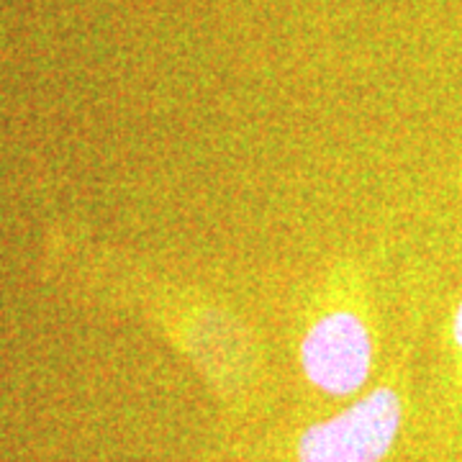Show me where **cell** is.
<instances>
[{"label": "cell", "mask_w": 462, "mask_h": 462, "mask_svg": "<svg viewBox=\"0 0 462 462\" xmlns=\"http://www.w3.org/2000/svg\"><path fill=\"white\" fill-rule=\"evenodd\" d=\"M401 398L378 388L342 413L311 424L298 439V462H380L401 430Z\"/></svg>", "instance_id": "cell-1"}, {"label": "cell", "mask_w": 462, "mask_h": 462, "mask_svg": "<svg viewBox=\"0 0 462 462\" xmlns=\"http://www.w3.org/2000/svg\"><path fill=\"white\" fill-rule=\"evenodd\" d=\"M300 365L306 378L331 396H352L363 388L373 365V342L355 314L319 319L300 345Z\"/></svg>", "instance_id": "cell-2"}, {"label": "cell", "mask_w": 462, "mask_h": 462, "mask_svg": "<svg viewBox=\"0 0 462 462\" xmlns=\"http://www.w3.org/2000/svg\"><path fill=\"white\" fill-rule=\"evenodd\" d=\"M452 331H455V342H457V346H462V303L460 309H457V314H455V327H452Z\"/></svg>", "instance_id": "cell-3"}]
</instances>
